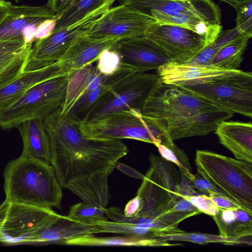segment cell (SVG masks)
Wrapping results in <instances>:
<instances>
[{
    "mask_svg": "<svg viewBox=\"0 0 252 252\" xmlns=\"http://www.w3.org/2000/svg\"><path fill=\"white\" fill-rule=\"evenodd\" d=\"M43 120L50 140L51 165L62 188L99 174L109 175L128 153L120 140L85 137L60 108Z\"/></svg>",
    "mask_w": 252,
    "mask_h": 252,
    "instance_id": "obj_1",
    "label": "cell"
},
{
    "mask_svg": "<svg viewBox=\"0 0 252 252\" xmlns=\"http://www.w3.org/2000/svg\"><path fill=\"white\" fill-rule=\"evenodd\" d=\"M3 177L5 200L61 209L62 187L51 164L21 156L7 163Z\"/></svg>",
    "mask_w": 252,
    "mask_h": 252,
    "instance_id": "obj_2",
    "label": "cell"
},
{
    "mask_svg": "<svg viewBox=\"0 0 252 252\" xmlns=\"http://www.w3.org/2000/svg\"><path fill=\"white\" fill-rule=\"evenodd\" d=\"M197 172L252 214V163L207 150L196 151Z\"/></svg>",
    "mask_w": 252,
    "mask_h": 252,
    "instance_id": "obj_3",
    "label": "cell"
},
{
    "mask_svg": "<svg viewBox=\"0 0 252 252\" xmlns=\"http://www.w3.org/2000/svg\"><path fill=\"white\" fill-rule=\"evenodd\" d=\"M74 125L83 135L91 139H131L155 145L173 141L162 123L144 118L140 111L134 109L110 113L87 123Z\"/></svg>",
    "mask_w": 252,
    "mask_h": 252,
    "instance_id": "obj_4",
    "label": "cell"
},
{
    "mask_svg": "<svg viewBox=\"0 0 252 252\" xmlns=\"http://www.w3.org/2000/svg\"><path fill=\"white\" fill-rule=\"evenodd\" d=\"M233 113L252 117V73L237 69L180 87Z\"/></svg>",
    "mask_w": 252,
    "mask_h": 252,
    "instance_id": "obj_5",
    "label": "cell"
},
{
    "mask_svg": "<svg viewBox=\"0 0 252 252\" xmlns=\"http://www.w3.org/2000/svg\"><path fill=\"white\" fill-rule=\"evenodd\" d=\"M68 75L46 80L31 88L13 105L0 111V126L4 130L16 128L28 120L44 119L60 108L65 99Z\"/></svg>",
    "mask_w": 252,
    "mask_h": 252,
    "instance_id": "obj_6",
    "label": "cell"
},
{
    "mask_svg": "<svg viewBox=\"0 0 252 252\" xmlns=\"http://www.w3.org/2000/svg\"><path fill=\"white\" fill-rule=\"evenodd\" d=\"M149 159L150 166L136 194L143 204L139 214L159 219L181 198L179 193L181 177L174 163L153 154Z\"/></svg>",
    "mask_w": 252,
    "mask_h": 252,
    "instance_id": "obj_7",
    "label": "cell"
},
{
    "mask_svg": "<svg viewBox=\"0 0 252 252\" xmlns=\"http://www.w3.org/2000/svg\"><path fill=\"white\" fill-rule=\"evenodd\" d=\"M62 216L50 208L5 199L0 205V243L34 244L39 234Z\"/></svg>",
    "mask_w": 252,
    "mask_h": 252,
    "instance_id": "obj_8",
    "label": "cell"
},
{
    "mask_svg": "<svg viewBox=\"0 0 252 252\" xmlns=\"http://www.w3.org/2000/svg\"><path fill=\"white\" fill-rule=\"evenodd\" d=\"M161 84L157 74L134 73L99 98L77 124L87 123L119 111L134 109L141 112L147 99Z\"/></svg>",
    "mask_w": 252,
    "mask_h": 252,
    "instance_id": "obj_9",
    "label": "cell"
},
{
    "mask_svg": "<svg viewBox=\"0 0 252 252\" xmlns=\"http://www.w3.org/2000/svg\"><path fill=\"white\" fill-rule=\"evenodd\" d=\"M116 0H108L102 6L73 24L35 41L26 70L38 69L61 60L79 36L86 34L94 22L111 7Z\"/></svg>",
    "mask_w": 252,
    "mask_h": 252,
    "instance_id": "obj_10",
    "label": "cell"
},
{
    "mask_svg": "<svg viewBox=\"0 0 252 252\" xmlns=\"http://www.w3.org/2000/svg\"><path fill=\"white\" fill-rule=\"evenodd\" d=\"M218 108L180 87L162 83L147 99L140 113L144 118L163 121Z\"/></svg>",
    "mask_w": 252,
    "mask_h": 252,
    "instance_id": "obj_11",
    "label": "cell"
},
{
    "mask_svg": "<svg viewBox=\"0 0 252 252\" xmlns=\"http://www.w3.org/2000/svg\"><path fill=\"white\" fill-rule=\"evenodd\" d=\"M156 20L124 4L110 8L86 34L94 38L116 37L126 39L144 36Z\"/></svg>",
    "mask_w": 252,
    "mask_h": 252,
    "instance_id": "obj_12",
    "label": "cell"
},
{
    "mask_svg": "<svg viewBox=\"0 0 252 252\" xmlns=\"http://www.w3.org/2000/svg\"><path fill=\"white\" fill-rule=\"evenodd\" d=\"M145 36L164 49L172 61L185 63L212 42L205 36L189 29L156 22Z\"/></svg>",
    "mask_w": 252,
    "mask_h": 252,
    "instance_id": "obj_13",
    "label": "cell"
},
{
    "mask_svg": "<svg viewBox=\"0 0 252 252\" xmlns=\"http://www.w3.org/2000/svg\"><path fill=\"white\" fill-rule=\"evenodd\" d=\"M111 49L119 55L121 66L129 67L135 73L157 70L172 61L164 49L145 36L121 40Z\"/></svg>",
    "mask_w": 252,
    "mask_h": 252,
    "instance_id": "obj_14",
    "label": "cell"
},
{
    "mask_svg": "<svg viewBox=\"0 0 252 252\" xmlns=\"http://www.w3.org/2000/svg\"><path fill=\"white\" fill-rule=\"evenodd\" d=\"M120 3L148 15L152 10L167 13H187L194 15L210 25H220L221 10L213 0H120Z\"/></svg>",
    "mask_w": 252,
    "mask_h": 252,
    "instance_id": "obj_15",
    "label": "cell"
},
{
    "mask_svg": "<svg viewBox=\"0 0 252 252\" xmlns=\"http://www.w3.org/2000/svg\"><path fill=\"white\" fill-rule=\"evenodd\" d=\"M234 113L220 108L195 114L168 119L160 122L174 140L195 136H204L215 131L219 125L233 117Z\"/></svg>",
    "mask_w": 252,
    "mask_h": 252,
    "instance_id": "obj_16",
    "label": "cell"
},
{
    "mask_svg": "<svg viewBox=\"0 0 252 252\" xmlns=\"http://www.w3.org/2000/svg\"><path fill=\"white\" fill-rule=\"evenodd\" d=\"M122 39L94 38L83 34L76 39L59 61L64 72L69 73L96 62L102 51L112 48Z\"/></svg>",
    "mask_w": 252,
    "mask_h": 252,
    "instance_id": "obj_17",
    "label": "cell"
},
{
    "mask_svg": "<svg viewBox=\"0 0 252 252\" xmlns=\"http://www.w3.org/2000/svg\"><path fill=\"white\" fill-rule=\"evenodd\" d=\"M4 17H0V24ZM32 45L26 43L23 38L0 39V89L25 71Z\"/></svg>",
    "mask_w": 252,
    "mask_h": 252,
    "instance_id": "obj_18",
    "label": "cell"
},
{
    "mask_svg": "<svg viewBox=\"0 0 252 252\" xmlns=\"http://www.w3.org/2000/svg\"><path fill=\"white\" fill-rule=\"evenodd\" d=\"M55 18L58 19L56 14L46 5L18 6L11 4L0 24V39L23 38V32L28 27Z\"/></svg>",
    "mask_w": 252,
    "mask_h": 252,
    "instance_id": "obj_19",
    "label": "cell"
},
{
    "mask_svg": "<svg viewBox=\"0 0 252 252\" xmlns=\"http://www.w3.org/2000/svg\"><path fill=\"white\" fill-rule=\"evenodd\" d=\"M66 75L59 61L38 69L25 70L16 79L0 89V111L9 108L37 84Z\"/></svg>",
    "mask_w": 252,
    "mask_h": 252,
    "instance_id": "obj_20",
    "label": "cell"
},
{
    "mask_svg": "<svg viewBox=\"0 0 252 252\" xmlns=\"http://www.w3.org/2000/svg\"><path fill=\"white\" fill-rule=\"evenodd\" d=\"M157 70L162 83L178 87L193 85L230 71L212 65H200L173 61L162 65Z\"/></svg>",
    "mask_w": 252,
    "mask_h": 252,
    "instance_id": "obj_21",
    "label": "cell"
},
{
    "mask_svg": "<svg viewBox=\"0 0 252 252\" xmlns=\"http://www.w3.org/2000/svg\"><path fill=\"white\" fill-rule=\"evenodd\" d=\"M220 143L237 159L252 163V124L223 121L215 131Z\"/></svg>",
    "mask_w": 252,
    "mask_h": 252,
    "instance_id": "obj_22",
    "label": "cell"
},
{
    "mask_svg": "<svg viewBox=\"0 0 252 252\" xmlns=\"http://www.w3.org/2000/svg\"><path fill=\"white\" fill-rule=\"evenodd\" d=\"M16 128L20 133L23 143L21 156L51 164L50 140L43 119L28 120Z\"/></svg>",
    "mask_w": 252,
    "mask_h": 252,
    "instance_id": "obj_23",
    "label": "cell"
},
{
    "mask_svg": "<svg viewBox=\"0 0 252 252\" xmlns=\"http://www.w3.org/2000/svg\"><path fill=\"white\" fill-rule=\"evenodd\" d=\"M109 75L100 72L96 66L91 65L69 73L65 99L60 108L61 115L65 117L82 96L98 87Z\"/></svg>",
    "mask_w": 252,
    "mask_h": 252,
    "instance_id": "obj_24",
    "label": "cell"
},
{
    "mask_svg": "<svg viewBox=\"0 0 252 252\" xmlns=\"http://www.w3.org/2000/svg\"><path fill=\"white\" fill-rule=\"evenodd\" d=\"M99 233H102V230L96 226L62 215L39 234L34 244L64 245L77 237Z\"/></svg>",
    "mask_w": 252,
    "mask_h": 252,
    "instance_id": "obj_25",
    "label": "cell"
},
{
    "mask_svg": "<svg viewBox=\"0 0 252 252\" xmlns=\"http://www.w3.org/2000/svg\"><path fill=\"white\" fill-rule=\"evenodd\" d=\"M135 73L131 68L121 66L98 87L82 96L65 117L74 124L81 122L95 102L120 82Z\"/></svg>",
    "mask_w": 252,
    "mask_h": 252,
    "instance_id": "obj_26",
    "label": "cell"
},
{
    "mask_svg": "<svg viewBox=\"0 0 252 252\" xmlns=\"http://www.w3.org/2000/svg\"><path fill=\"white\" fill-rule=\"evenodd\" d=\"M219 231V235L229 238L252 236V214L241 208H219L218 213L212 216Z\"/></svg>",
    "mask_w": 252,
    "mask_h": 252,
    "instance_id": "obj_27",
    "label": "cell"
},
{
    "mask_svg": "<svg viewBox=\"0 0 252 252\" xmlns=\"http://www.w3.org/2000/svg\"><path fill=\"white\" fill-rule=\"evenodd\" d=\"M108 176L107 174H99L72 183L66 189L79 196L83 202L101 209L105 208L110 199Z\"/></svg>",
    "mask_w": 252,
    "mask_h": 252,
    "instance_id": "obj_28",
    "label": "cell"
},
{
    "mask_svg": "<svg viewBox=\"0 0 252 252\" xmlns=\"http://www.w3.org/2000/svg\"><path fill=\"white\" fill-rule=\"evenodd\" d=\"M64 245L77 246L166 247L180 245L170 244L157 238H146L134 235L99 237L89 235L66 241Z\"/></svg>",
    "mask_w": 252,
    "mask_h": 252,
    "instance_id": "obj_29",
    "label": "cell"
},
{
    "mask_svg": "<svg viewBox=\"0 0 252 252\" xmlns=\"http://www.w3.org/2000/svg\"><path fill=\"white\" fill-rule=\"evenodd\" d=\"M149 15L158 23L189 29L205 36L212 42L215 40L222 30L220 25H210L192 14L183 13H167L152 10Z\"/></svg>",
    "mask_w": 252,
    "mask_h": 252,
    "instance_id": "obj_30",
    "label": "cell"
},
{
    "mask_svg": "<svg viewBox=\"0 0 252 252\" xmlns=\"http://www.w3.org/2000/svg\"><path fill=\"white\" fill-rule=\"evenodd\" d=\"M249 39L242 36L222 47L213 57L210 65L228 70L238 69Z\"/></svg>",
    "mask_w": 252,
    "mask_h": 252,
    "instance_id": "obj_31",
    "label": "cell"
},
{
    "mask_svg": "<svg viewBox=\"0 0 252 252\" xmlns=\"http://www.w3.org/2000/svg\"><path fill=\"white\" fill-rule=\"evenodd\" d=\"M156 238L165 241H176L192 242L198 244L208 243H221L225 245H234L246 244L251 246L252 240H249L247 237L244 238H229L220 235L201 233L197 232H186L182 231L175 233L160 232L156 234Z\"/></svg>",
    "mask_w": 252,
    "mask_h": 252,
    "instance_id": "obj_32",
    "label": "cell"
},
{
    "mask_svg": "<svg viewBox=\"0 0 252 252\" xmlns=\"http://www.w3.org/2000/svg\"><path fill=\"white\" fill-rule=\"evenodd\" d=\"M108 0H78L57 19L53 32L57 31L78 22Z\"/></svg>",
    "mask_w": 252,
    "mask_h": 252,
    "instance_id": "obj_33",
    "label": "cell"
},
{
    "mask_svg": "<svg viewBox=\"0 0 252 252\" xmlns=\"http://www.w3.org/2000/svg\"><path fill=\"white\" fill-rule=\"evenodd\" d=\"M163 159L174 163L178 167L181 174L184 175L190 181L194 175L191 172L189 159L184 151L179 148L172 141L166 144L155 145Z\"/></svg>",
    "mask_w": 252,
    "mask_h": 252,
    "instance_id": "obj_34",
    "label": "cell"
},
{
    "mask_svg": "<svg viewBox=\"0 0 252 252\" xmlns=\"http://www.w3.org/2000/svg\"><path fill=\"white\" fill-rule=\"evenodd\" d=\"M67 217L74 220L92 225L108 220L102 209L83 202L72 205Z\"/></svg>",
    "mask_w": 252,
    "mask_h": 252,
    "instance_id": "obj_35",
    "label": "cell"
},
{
    "mask_svg": "<svg viewBox=\"0 0 252 252\" xmlns=\"http://www.w3.org/2000/svg\"><path fill=\"white\" fill-rule=\"evenodd\" d=\"M236 27L246 36H252V0L242 4L236 9Z\"/></svg>",
    "mask_w": 252,
    "mask_h": 252,
    "instance_id": "obj_36",
    "label": "cell"
},
{
    "mask_svg": "<svg viewBox=\"0 0 252 252\" xmlns=\"http://www.w3.org/2000/svg\"><path fill=\"white\" fill-rule=\"evenodd\" d=\"M96 67L102 73L111 75L121 66V59L118 54L110 49L105 50L100 54Z\"/></svg>",
    "mask_w": 252,
    "mask_h": 252,
    "instance_id": "obj_37",
    "label": "cell"
},
{
    "mask_svg": "<svg viewBox=\"0 0 252 252\" xmlns=\"http://www.w3.org/2000/svg\"><path fill=\"white\" fill-rule=\"evenodd\" d=\"M181 197L190 202L201 213L211 217L216 215L219 212L218 206L210 197L206 194L185 195Z\"/></svg>",
    "mask_w": 252,
    "mask_h": 252,
    "instance_id": "obj_38",
    "label": "cell"
},
{
    "mask_svg": "<svg viewBox=\"0 0 252 252\" xmlns=\"http://www.w3.org/2000/svg\"><path fill=\"white\" fill-rule=\"evenodd\" d=\"M221 46L220 43L215 40L211 44L204 47L191 59L182 63L200 65H210L213 57L217 52L222 47Z\"/></svg>",
    "mask_w": 252,
    "mask_h": 252,
    "instance_id": "obj_39",
    "label": "cell"
},
{
    "mask_svg": "<svg viewBox=\"0 0 252 252\" xmlns=\"http://www.w3.org/2000/svg\"><path fill=\"white\" fill-rule=\"evenodd\" d=\"M190 182L195 189L205 193V194L208 196L210 192H213L222 196L229 198L222 191L212 185L198 172L196 175H194V178Z\"/></svg>",
    "mask_w": 252,
    "mask_h": 252,
    "instance_id": "obj_40",
    "label": "cell"
},
{
    "mask_svg": "<svg viewBox=\"0 0 252 252\" xmlns=\"http://www.w3.org/2000/svg\"><path fill=\"white\" fill-rule=\"evenodd\" d=\"M78 0H47L46 5L56 14L58 19Z\"/></svg>",
    "mask_w": 252,
    "mask_h": 252,
    "instance_id": "obj_41",
    "label": "cell"
},
{
    "mask_svg": "<svg viewBox=\"0 0 252 252\" xmlns=\"http://www.w3.org/2000/svg\"><path fill=\"white\" fill-rule=\"evenodd\" d=\"M58 19H49L42 22L35 33V41L48 37L53 31Z\"/></svg>",
    "mask_w": 252,
    "mask_h": 252,
    "instance_id": "obj_42",
    "label": "cell"
},
{
    "mask_svg": "<svg viewBox=\"0 0 252 252\" xmlns=\"http://www.w3.org/2000/svg\"><path fill=\"white\" fill-rule=\"evenodd\" d=\"M142 201L138 195L130 200L125 206L123 211L125 216L133 217L139 214L142 208Z\"/></svg>",
    "mask_w": 252,
    "mask_h": 252,
    "instance_id": "obj_43",
    "label": "cell"
},
{
    "mask_svg": "<svg viewBox=\"0 0 252 252\" xmlns=\"http://www.w3.org/2000/svg\"><path fill=\"white\" fill-rule=\"evenodd\" d=\"M171 211L189 213L193 214L194 216L202 213L190 202L182 197L169 212Z\"/></svg>",
    "mask_w": 252,
    "mask_h": 252,
    "instance_id": "obj_44",
    "label": "cell"
},
{
    "mask_svg": "<svg viewBox=\"0 0 252 252\" xmlns=\"http://www.w3.org/2000/svg\"><path fill=\"white\" fill-rule=\"evenodd\" d=\"M208 196L211 197L219 208L229 209L241 208L240 205L231 199L216 193L211 192L209 193Z\"/></svg>",
    "mask_w": 252,
    "mask_h": 252,
    "instance_id": "obj_45",
    "label": "cell"
},
{
    "mask_svg": "<svg viewBox=\"0 0 252 252\" xmlns=\"http://www.w3.org/2000/svg\"><path fill=\"white\" fill-rule=\"evenodd\" d=\"M181 181L179 186V193L181 196L194 195L197 191L192 185L191 182L184 175L181 174Z\"/></svg>",
    "mask_w": 252,
    "mask_h": 252,
    "instance_id": "obj_46",
    "label": "cell"
},
{
    "mask_svg": "<svg viewBox=\"0 0 252 252\" xmlns=\"http://www.w3.org/2000/svg\"><path fill=\"white\" fill-rule=\"evenodd\" d=\"M114 168L132 178L141 180H143L144 178V175L137 170L128 165L121 163L119 161L116 163Z\"/></svg>",
    "mask_w": 252,
    "mask_h": 252,
    "instance_id": "obj_47",
    "label": "cell"
},
{
    "mask_svg": "<svg viewBox=\"0 0 252 252\" xmlns=\"http://www.w3.org/2000/svg\"><path fill=\"white\" fill-rule=\"evenodd\" d=\"M220 1L225 2L236 9L239 6L243 3H244L250 0H220Z\"/></svg>",
    "mask_w": 252,
    "mask_h": 252,
    "instance_id": "obj_48",
    "label": "cell"
},
{
    "mask_svg": "<svg viewBox=\"0 0 252 252\" xmlns=\"http://www.w3.org/2000/svg\"><path fill=\"white\" fill-rule=\"evenodd\" d=\"M5 0H0V6L6 2Z\"/></svg>",
    "mask_w": 252,
    "mask_h": 252,
    "instance_id": "obj_49",
    "label": "cell"
},
{
    "mask_svg": "<svg viewBox=\"0 0 252 252\" xmlns=\"http://www.w3.org/2000/svg\"><path fill=\"white\" fill-rule=\"evenodd\" d=\"M16 2H18L20 1H21V0H14Z\"/></svg>",
    "mask_w": 252,
    "mask_h": 252,
    "instance_id": "obj_50",
    "label": "cell"
},
{
    "mask_svg": "<svg viewBox=\"0 0 252 252\" xmlns=\"http://www.w3.org/2000/svg\"></svg>",
    "mask_w": 252,
    "mask_h": 252,
    "instance_id": "obj_51",
    "label": "cell"
},
{
    "mask_svg": "<svg viewBox=\"0 0 252 252\" xmlns=\"http://www.w3.org/2000/svg\"></svg>",
    "mask_w": 252,
    "mask_h": 252,
    "instance_id": "obj_52",
    "label": "cell"
}]
</instances>
